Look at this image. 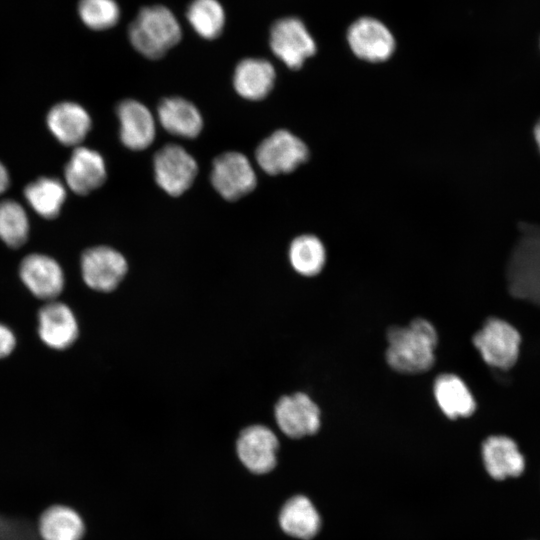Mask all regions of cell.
<instances>
[{
    "label": "cell",
    "instance_id": "1",
    "mask_svg": "<svg viewBox=\"0 0 540 540\" xmlns=\"http://www.w3.org/2000/svg\"><path fill=\"white\" fill-rule=\"evenodd\" d=\"M386 340L385 360L395 372L416 375L434 366L438 333L429 320L417 317L406 326H390Z\"/></svg>",
    "mask_w": 540,
    "mask_h": 540
},
{
    "label": "cell",
    "instance_id": "2",
    "mask_svg": "<svg viewBox=\"0 0 540 540\" xmlns=\"http://www.w3.org/2000/svg\"><path fill=\"white\" fill-rule=\"evenodd\" d=\"M129 38L138 52L157 59L179 42L181 29L169 9L155 5L138 13L129 27Z\"/></svg>",
    "mask_w": 540,
    "mask_h": 540
},
{
    "label": "cell",
    "instance_id": "3",
    "mask_svg": "<svg viewBox=\"0 0 540 540\" xmlns=\"http://www.w3.org/2000/svg\"><path fill=\"white\" fill-rule=\"evenodd\" d=\"M521 342V335L512 324L495 317L487 319L472 337L482 360L498 370H508L516 364Z\"/></svg>",
    "mask_w": 540,
    "mask_h": 540
},
{
    "label": "cell",
    "instance_id": "4",
    "mask_svg": "<svg viewBox=\"0 0 540 540\" xmlns=\"http://www.w3.org/2000/svg\"><path fill=\"white\" fill-rule=\"evenodd\" d=\"M80 272L84 284L92 291L111 293L128 273L126 258L109 246H95L83 252Z\"/></svg>",
    "mask_w": 540,
    "mask_h": 540
},
{
    "label": "cell",
    "instance_id": "5",
    "mask_svg": "<svg viewBox=\"0 0 540 540\" xmlns=\"http://www.w3.org/2000/svg\"><path fill=\"white\" fill-rule=\"evenodd\" d=\"M36 332L47 348L65 351L77 342L80 325L71 306L56 299L44 302L38 309Z\"/></svg>",
    "mask_w": 540,
    "mask_h": 540
},
{
    "label": "cell",
    "instance_id": "6",
    "mask_svg": "<svg viewBox=\"0 0 540 540\" xmlns=\"http://www.w3.org/2000/svg\"><path fill=\"white\" fill-rule=\"evenodd\" d=\"M273 412L278 428L292 439L314 435L321 427V410L304 392L281 396L276 401Z\"/></svg>",
    "mask_w": 540,
    "mask_h": 540
},
{
    "label": "cell",
    "instance_id": "7",
    "mask_svg": "<svg viewBox=\"0 0 540 540\" xmlns=\"http://www.w3.org/2000/svg\"><path fill=\"white\" fill-rule=\"evenodd\" d=\"M18 275L25 289L43 303L59 299L66 286L62 266L46 254L25 256L19 264Z\"/></svg>",
    "mask_w": 540,
    "mask_h": 540
},
{
    "label": "cell",
    "instance_id": "8",
    "mask_svg": "<svg viewBox=\"0 0 540 540\" xmlns=\"http://www.w3.org/2000/svg\"><path fill=\"white\" fill-rule=\"evenodd\" d=\"M256 160L270 175L290 173L304 163L309 155L305 143L287 130H277L257 147Z\"/></svg>",
    "mask_w": 540,
    "mask_h": 540
},
{
    "label": "cell",
    "instance_id": "9",
    "mask_svg": "<svg viewBox=\"0 0 540 540\" xmlns=\"http://www.w3.org/2000/svg\"><path fill=\"white\" fill-rule=\"evenodd\" d=\"M235 448L240 462L254 474L268 473L277 464L278 438L263 424H252L242 429Z\"/></svg>",
    "mask_w": 540,
    "mask_h": 540
},
{
    "label": "cell",
    "instance_id": "10",
    "mask_svg": "<svg viewBox=\"0 0 540 540\" xmlns=\"http://www.w3.org/2000/svg\"><path fill=\"white\" fill-rule=\"evenodd\" d=\"M155 180L169 195L179 196L193 183L198 166L195 159L179 145L161 148L153 161Z\"/></svg>",
    "mask_w": 540,
    "mask_h": 540
},
{
    "label": "cell",
    "instance_id": "11",
    "mask_svg": "<svg viewBox=\"0 0 540 540\" xmlns=\"http://www.w3.org/2000/svg\"><path fill=\"white\" fill-rule=\"evenodd\" d=\"M211 183L224 199L234 201L251 192L256 186L257 178L245 155L227 152L214 160Z\"/></svg>",
    "mask_w": 540,
    "mask_h": 540
},
{
    "label": "cell",
    "instance_id": "12",
    "mask_svg": "<svg viewBox=\"0 0 540 540\" xmlns=\"http://www.w3.org/2000/svg\"><path fill=\"white\" fill-rule=\"evenodd\" d=\"M270 46L274 54L291 69H299L316 52L313 38L297 18H284L274 23Z\"/></svg>",
    "mask_w": 540,
    "mask_h": 540
},
{
    "label": "cell",
    "instance_id": "13",
    "mask_svg": "<svg viewBox=\"0 0 540 540\" xmlns=\"http://www.w3.org/2000/svg\"><path fill=\"white\" fill-rule=\"evenodd\" d=\"M347 39L352 52L369 62H382L390 58L395 40L388 28L380 21L364 17L349 28Z\"/></svg>",
    "mask_w": 540,
    "mask_h": 540
},
{
    "label": "cell",
    "instance_id": "14",
    "mask_svg": "<svg viewBox=\"0 0 540 540\" xmlns=\"http://www.w3.org/2000/svg\"><path fill=\"white\" fill-rule=\"evenodd\" d=\"M481 455L486 471L496 480L517 477L525 469V459L516 442L505 435L487 437Z\"/></svg>",
    "mask_w": 540,
    "mask_h": 540
},
{
    "label": "cell",
    "instance_id": "15",
    "mask_svg": "<svg viewBox=\"0 0 540 540\" xmlns=\"http://www.w3.org/2000/svg\"><path fill=\"white\" fill-rule=\"evenodd\" d=\"M120 138L132 150H144L155 138V122L146 106L136 100H125L117 108Z\"/></svg>",
    "mask_w": 540,
    "mask_h": 540
},
{
    "label": "cell",
    "instance_id": "16",
    "mask_svg": "<svg viewBox=\"0 0 540 540\" xmlns=\"http://www.w3.org/2000/svg\"><path fill=\"white\" fill-rule=\"evenodd\" d=\"M106 179L105 162L95 150L76 148L65 167V180L77 194L85 195L100 187Z\"/></svg>",
    "mask_w": 540,
    "mask_h": 540
},
{
    "label": "cell",
    "instance_id": "17",
    "mask_svg": "<svg viewBox=\"0 0 540 540\" xmlns=\"http://www.w3.org/2000/svg\"><path fill=\"white\" fill-rule=\"evenodd\" d=\"M433 395L441 412L451 420L470 417L477 407L467 384L453 373H443L435 378Z\"/></svg>",
    "mask_w": 540,
    "mask_h": 540
},
{
    "label": "cell",
    "instance_id": "18",
    "mask_svg": "<svg viewBox=\"0 0 540 540\" xmlns=\"http://www.w3.org/2000/svg\"><path fill=\"white\" fill-rule=\"evenodd\" d=\"M37 531L41 540H84L86 524L73 507L54 504L40 514Z\"/></svg>",
    "mask_w": 540,
    "mask_h": 540
},
{
    "label": "cell",
    "instance_id": "19",
    "mask_svg": "<svg viewBox=\"0 0 540 540\" xmlns=\"http://www.w3.org/2000/svg\"><path fill=\"white\" fill-rule=\"evenodd\" d=\"M47 124L52 134L64 145L73 146L83 141L91 128L87 111L77 103L61 102L51 108Z\"/></svg>",
    "mask_w": 540,
    "mask_h": 540
},
{
    "label": "cell",
    "instance_id": "20",
    "mask_svg": "<svg viewBox=\"0 0 540 540\" xmlns=\"http://www.w3.org/2000/svg\"><path fill=\"white\" fill-rule=\"evenodd\" d=\"M281 529L291 537L309 540L320 530L321 517L304 495H296L288 499L279 513Z\"/></svg>",
    "mask_w": 540,
    "mask_h": 540
},
{
    "label": "cell",
    "instance_id": "21",
    "mask_svg": "<svg viewBox=\"0 0 540 540\" xmlns=\"http://www.w3.org/2000/svg\"><path fill=\"white\" fill-rule=\"evenodd\" d=\"M275 70L272 64L264 59L248 58L237 65L233 83L237 93L248 100H261L273 88Z\"/></svg>",
    "mask_w": 540,
    "mask_h": 540
},
{
    "label": "cell",
    "instance_id": "22",
    "mask_svg": "<svg viewBox=\"0 0 540 540\" xmlns=\"http://www.w3.org/2000/svg\"><path fill=\"white\" fill-rule=\"evenodd\" d=\"M158 118L166 131L179 137L194 138L203 127L198 109L180 97L164 99L158 106Z\"/></svg>",
    "mask_w": 540,
    "mask_h": 540
},
{
    "label": "cell",
    "instance_id": "23",
    "mask_svg": "<svg viewBox=\"0 0 540 540\" xmlns=\"http://www.w3.org/2000/svg\"><path fill=\"white\" fill-rule=\"evenodd\" d=\"M288 258L293 270L301 276L318 275L326 262V249L315 235L303 234L295 237L288 249Z\"/></svg>",
    "mask_w": 540,
    "mask_h": 540
},
{
    "label": "cell",
    "instance_id": "24",
    "mask_svg": "<svg viewBox=\"0 0 540 540\" xmlns=\"http://www.w3.org/2000/svg\"><path fill=\"white\" fill-rule=\"evenodd\" d=\"M24 195L36 213L46 219H52L59 214L66 191L58 179L41 177L25 188Z\"/></svg>",
    "mask_w": 540,
    "mask_h": 540
},
{
    "label": "cell",
    "instance_id": "25",
    "mask_svg": "<svg viewBox=\"0 0 540 540\" xmlns=\"http://www.w3.org/2000/svg\"><path fill=\"white\" fill-rule=\"evenodd\" d=\"M187 18L195 31L206 39L219 36L225 22L224 10L217 0H194Z\"/></svg>",
    "mask_w": 540,
    "mask_h": 540
},
{
    "label": "cell",
    "instance_id": "26",
    "mask_svg": "<svg viewBox=\"0 0 540 540\" xmlns=\"http://www.w3.org/2000/svg\"><path fill=\"white\" fill-rule=\"evenodd\" d=\"M28 234L29 222L23 207L13 200L0 202V239L11 248H19Z\"/></svg>",
    "mask_w": 540,
    "mask_h": 540
},
{
    "label": "cell",
    "instance_id": "27",
    "mask_svg": "<svg viewBox=\"0 0 540 540\" xmlns=\"http://www.w3.org/2000/svg\"><path fill=\"white\" fill-rule=\"evenodd\" d=\"M78 12L82 22L93 30L112 27L120 15L119 7L114 0H80Z\"/></svg>",
    "mask_w": 540,
    "mask_h": 540
},
{
    "label": "cell",
    "instance_id": "28",
    "mask_svg": "<svg viewBox=\"0 0 540 540\" xmlns=\"http://www.w3.org/2000/svg\"><path fill=\"white\" fill-rule=\"evenodd\" d=\"M17 347V337L14 330L0 321V360L8 358Z\"/></svg>",
    "mask_w": 540,
    "mask_h": 540
},
{
    "label": "cell",
    "instance_id": "29",
    "mask_svg": "<svg viewBox=\"0 0 540 540\" xmlns=\"http://www.w3.org/2000/svg\"><path fill=\"white\" fill-rule=\"evenodd\" d=\"M9 185V175L6 168L0 163V194L4 192Z\"/></svg>",
    "mask_w": 540,
    "mask_h": 540
},
{
    "label": "cell",
    "instance_id": "30",
    "mask_svg": "<svg viewBox=\"0 0 540 540\" xmlns=\"http://www.w3.org/2000/svg\"><path fill=\"white\" fill-rule=\"evenodd\" d=\"M535 139H536V142H537V145L539 147V150H540V120L539 122L536 124V127H535Z\"/></svg>",
    "mask_w": 540,
    "mask_h": 540
}]
</instances>
